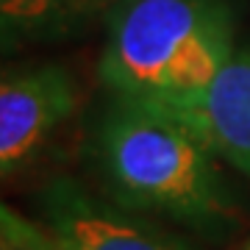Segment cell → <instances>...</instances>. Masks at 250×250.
I'll return each instance as SVG.
<instances>
[{
    "label": "cell",
    "mask_w": 250,
    "mask_h": 250,
    "mask_svg": "<svg viewBox=\"0 0 250 250\" xmlns=\"http://www.w3.org/2000/svg\"><path fill=\"white\" fill-rule=\"evenodd\" d=\"M92 156L111 203L128 211H156L200 233L236 220L214 150L170 108L114 95L95 125Z\"/></svg>",
    "instance_id": "1"
},
{
    "label": "cell",
    "mask_w": 250,
    "mask_h": 250,
    "mask_svg": "<svg viewBox=\"0 0 250 250\" xmlns=\"http://www.w3.org/2000/svg\"><path fill=\"white\" fill-rule=\"evenodd\" d=\"M233 53L228 0H114L98 72L120 98L184 114Z\"/></svg>",
    "instance_id": "2"
},
{
    "label": "cell",
    "mask_w": 250,
    "mask_h": 250,
    "mask_svg": "<svg viewBox=\"0 0 250 250\" xmlns=\"http://www.w3.org/2000/svg\"><path fill=\"white\" fill-rule=\"evenodd\" d=\"M39 206L56 250H192L67 175L47 181Z\"/></svg>",
    "instance_id": "3"
},
{
    "label": "cell",
    "mask_w": 250,
    "mask_h": 250,
    "mask_svg": "<svg viewBox=\"0 0 250 250\" xmlns=\"http://www.w3.org/2000/svg\"><path fill=\"white\" fill-rule=\"evenodd\" d=\"M75 108V86L59 64L3 75L0 83V170L17 178L42 153L53 131Z\"/></svg>",
    "instance_id": "4"
},
{
    "label": "cell",
    "mask_w": 250,
    "mask_h": 250,
    "mask_svg": "<svg viewBox=\"0 0 250 250\" xmlns=\"http://www.w3.org/2000/svg\"><path fill=\"white\" fill-rule=\"evenodd\" d=\"M178 117L203 136L217 159L250 178V47L236 50L208 92Z\"/></svg>",
    "instance_id": "5"
},
{
    "label": "cell",
    "mask_w": 250,
    "mask_h": 250,
    "mask_svg": "<svg viewBox=\"0 0 250 250\" xmlns=\"http://www.w3.org/2000/svg\"><path fill=\"white\" fill-rule=\"evenodd\" d=\"M100 0H0L6 42L45 39L70 31L98 9Z\"/></svg>",
    "instance_id": "6"
},
{
    "label": "cell",
    "mask_w": 250,
    "mask_h": 250,
    "mask_svg": "<svg viewBox=\"0 0 250 250\" xmlns=\"http://www.w3.org/2000/svg\"><path fill=\"white\" fill-rule=\"evenodd\" d=\"M242 250H250V239H248V242H245V245H242Z\"/></svg>",
    "instance_id": "7"
}]
</instances>
